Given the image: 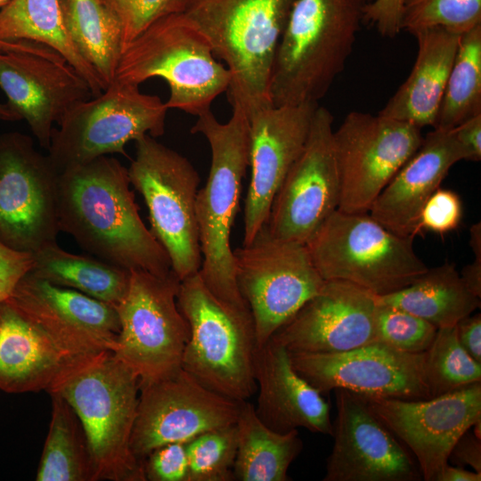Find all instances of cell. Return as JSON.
Wrapping results in <instances>:
<instances>
[{"mask_svg": "<svg viewBox=\"0 0 481 481\" xmlns=\"http://www.w3.org/2000/svg\"><path fill=\"white\" fill-rule=\"evenodd\" d=\"M0 40L28 41L49 47L86 80L94 96L105 90L69 36L61 0H10L0 9Z\"/></svg>", "mask_w": 481, "mask_h": 481, "instance_id": "obj_28", "label": "cell"}, {"mask_svg": "<svg viewBox=\"0 0 481 481\" xmlns=\"http://www.w3.org/2000/svg\"><path fill=\"white\" fill-rule=\"evenodd\" d=\"M376 296L345 281H324L319 291L271 337L289 353H336L376 340Z\"/></svg>", "mask_w": 481, "mask_h": 481, "instance_id": "obj_22", "label": "cell"}, {"mask_svg": "<svg viewBox=\"0 0 481 481\" xmlns=\"http://www.w3.org/2000/svg\"><path fill=\"white\" fill-rule=\"evenodd\" d=\"M462 217L459 195L452 190L438 188L424 204L420 215V230L444 234L455 230Z\"/></svg>", "mask_w": 481, "mask_h": 481, "instance_id": "obj_40", "label": "cell"}, {"mask_svg": "<svg viewBox=\"0 0 481 481\" xmlns=\"http://www.w3.org/2000/svg\"><path fill=\"white\" fill-rule=\"evenodd\" d=\"M32 256L29 272L52 284L77 290L115 307L127 292L130 271L94 256L70 253L57 242L44 246Z\"/></svg>", "mask_w": 481, "mask_h": 481, "instance_id": "obj_31", "label": "cell"}, {"mask_svg": "<svg viewBox=\"0 0 481 481\" xmlns=\"http://www.w3.org/2000/svg\"><path fill=\"white\" fill-rule=\"evenodd\" d=\"M332 125L330 111L318 105L305 146L272 202L266 225L273 236L306 244L338 209L340 183Z\"/></svg>", "mask_w": 481, "mask_h": 481, "instance_id": "obj_15", "label": "cell"}, {"mask_svg": "<svg viewBox=\"0 0 481 481\" xmlns=\"http://www.w3.org/2000/svg\"><path fill=\"white\" fill-rule=\"evenodd\" d=\"M51 393L76 412L97 481H146L143 462L130 445L139 398V378L131 368L104 351L76 367Z\"/></svg>", "mask_w": 481, "mask_h": 481, "instance_id": "obj_5", "label": "cell"}, {"mask_svg": "<svg viewBox=\"0 0 481 481\" xmlns=\"http://www.w3.org/2000/svg\"><path fill=\"white\" fill-rule=\"evenodd\" d=\"M167 110L157 95L115 80L66 112L53 130L47 155L59 173L101 156H126L127 143L164 134Z\"/></svg>", "mask_w": 481, "mask_h": 481, "instance_id": "obj_10", "label": "cell"}, {"mask_svg": "<svg viewBox=\"0 0 481 481\" xmlns=\"http://www.w3.org/2000/svg\"><path fill=\"white\" fill-rule=\"evenodd\" d=\"M0 120L17 121L20 119L6 102H0Z\"/></svg>", "mask_w": 481, "mask_h": 481, "instance_id": "obj_50", "label": "cell"}, {"mask_svg": "<svg viewBox=\"0 0 481 481\" xmlns=\"http://www.w3.org/2000/svg\"><path fill=\"white\" fill-rule=\"evenodd\" d=\"M464 160H481V114H477L452 128Z\"/></svg>", "mask_w": 481, "mask_h": 481, "instance_id": "obj_44", "label": "cell"}, {"mask_svg": "<svg viewBox=\"0 0 481 481\" xmlns=\"http://www.w3.org/2000/svg\"><path fill=\"white\" fill-rule=\"evenodd\" d=\"M374 328L377 341L415 355L427 352L437 331V328L428 322L377 300Z\"/></svg>", "mask_w": 481, "mask_h": 481, "instance_id": "obj_38", "label": "cell"}, {"mask_svg": "<svg viewBox=\"0 0 481 481\" xmlns=\"http://www.w3.org/2000/svg\"><path fill=\"white\" fill-rule=\"evenodd\" d=\"M237 453L233 477L237 481H288V469L303 449L298 430L281 434L257 417L255 405L240 402L236 421Z\"/></svg>", "mask_w": 481, "mask_h": 481, "instance_id": "obj_29", "label": "cell"}, {"mask_svg": "<svg viewBox=\"0 0 481 481\" xmlns=\"http://www.w3.org/2000/svg\"><path fill=\"white\" fill-rule=\"evenodd\" d=\"M324 281H345L375 296L396 292L428 267L413 237L398 235L369 213L334 211L306 244Z\"/></svg>", "mask_w": 481, "mask_h": 481, "instance_id": "obj_8", "label": "cell"}, {"mask_svg": "<svg viewBox=\"0 0 481 481\" xmlns=\"http://www.w3.org/2000/svg\"><path fill=\"white\" fill-rule=\"evenodd\" d=\"M89 358L65 350L7 299L0 303V389L4 392L49 393Z\"/></svg>", "mask_w": 481, "mask_h": 481, "instance_id": "obj_26", "label": "cell"}, {"mask_svg": "<svg viewBox=\"0 0 481 481\" xmlns=\"http://www.w3.org/2000/svg\"><path fill=\"white\" fill-rule=\"evenodd\" d=\"M128 170L101 156L59 174L58 222L85 251L128 271L172 272L169 257L143 222Z\"/></svg>", "mask_w": 481, "mask_h": 481, "instance_id": "obj_1", "label": "cell"}, {"mask_svg": "<svg viewBox=\"0 0 481 481\" xmlns=\"http://www.w3.org/2000/svg\"><path fill=\"white\" fill-rule=\"evenodd\" d=\"M61 8L70 39L106 89L123 52L118 17L106 0H61Z\"/></svg>", "mask_w": 481, "mask_h": 481, "instance_id": "obj_32", "label": "cell"}, {"mask_svg": "<svg viewBox=\"0 0 481 481\" xmlns=\"http://www.w3.org/2000/svg\"><path fill=\"white\" fill-rule=\"evenodd\" d=\"M188 481H232L236 424L207 431L186 443Z\"/></svg>", "mask_w": 481, "mask_h": 481, "instance_id": "obj_36", "label": "cell"}, {"mask_svg": "<svg viewBox=\"0 0 481 481\" xmlns=\"http://www.w3.org/2000/svg\"><path fill=\"white\" fill-rule=\"evenodd\" d=\"M481 114V24L461 34L434 128L452 129Z\"/></svg>", "mask_w": 481, "mask_h": 481, "instance_id": "obj_34", "label": "cell"}, {"mask_svg": "<svg viewBox=\"0 0 481 481\" xmlns=\"http://www.w3.org/2000/svg\"><path fill=\"white\" fill-rule=\"evenodd\" d=\"M151 77L168 85V110L197 117L211 110L231 82L208 39L180 12L154 21L122 52L115 80L139 86Z\"/></svg>", "mask_w": 481, "mask_h": 481, "instance_id": "obj_6", "label": "cell"}, {"mask_svg": "<svg viewBox=\"0 0 481 481\" xmlns=\"http://www.w3.org/2000/svg\"><path fill=\"white\" fill-rule=\"evenodd\" d=\"M192 134L208 141L211 162L206 185L197 195L196 214L202 263L199 271L208 289L224 303L249 311L237 286L231 233L240 207L242 182L249 166V120L232 108L222 123L212 110L198 117Z\"/></svg>", "mask_w": 481, "mask_h": 481, "instance_id": "obj_4", "label": "cell"}, {"mask_svg": "<svg viewBox=\"0 0 481 481\" xmlns=\"http://www.w3.org/2000/svg\"><path fill=\"white\" fill-rule=\"evenodd\" d=\"M31 253L14 250L0 241V303L6 300L20 278L32 267Z\"/></svg>", "mask_w": 481, "mask_h": 481, "instance_id": "obj_42", "label": "cell"}, {"mask_svg": "<svg viewBox=\"0 0 481 481\" xmlns=\"http://www.w3.org/2000/svg\"><path fill=\"white\" fill-rule=\"evenodd\" d=\"M413 36L418 53L412 69L379 114L421 129L435 126L461 35L434 27Z\"/></svg>", "mask_w": 481, "mask_h": 481, "instance_id": "obj_27", "label": "cell"}, {"mask_svg": "<svg viewBox=\"0 0 481 481\" xmlns=\"http://www.w3.org/2000/svg\"><path fill=\"white\" fill-rule=\"evenodd\" d=\"M1 52H23L37 54L54 61H65L64 59L49 47L33 42H5L0 40Z\"/></svg>", "mask_w": 481, "mask_h": 481, "instance_id": "obj_48", "label": "cell"}, {"mask_svg": "<svg viewBox=\"0 0 481 481\" xmlns=\"http://www.w3.org/2000/svg\"><path fill=\"white\" fill-rule=\"evenodd\" d=\"M240 402L200 384L183 369L139 386L131 450L140 461L163 444L187 443L209 430L235 424Z\"/></svg>", "mask_w": 481, "mask_h": 481, "instance_id": "obj_16", "label": "cell"}, {"mask_svg": "<svg viewBox=\"0 0 481 481\" xmlns=\"http://www.w3.org/2000/svg\"><path fill=\"white\" fill-rule=\"evenodd\" d=\"M135 142L127 168L131 185L143 196L151 231L182 281L200 269L202 255L196 214L200 175L192 162L145 135Z\"/></svg>", "mask_w": 481, "mask_h": 481, "instance_id": "obj_9", "label": "cell"}, {"mask_svg": "<svg viewBox=\"0 0 481 481\" xmlns=\"http://www.w3.org/2000/svg\"><path fill=\"white\" fill-rule=\"evenodd\" d=\"M122 27L123 50L157 20L181 9L182 0H106Z\"/></svg>", "mask_w": 481, "mask_h": 481, "instance_id": "obj_39", "label": "cell"}, {"mask_svg": "<svg viewBox=\"0 0 481 481\" xmlns=\"http://www.w3.org/2000/svg\"><path fill=\"white\" fill-rule=\"evenodd\" d=\"M10 0H0V9L4 6Z\"/></svg>", "mask_w": 481, "mask_h": 481, "instance_id": "obj_51", "label": "cell"}, {"mask_svg": "<svg viewBox=\"0 0 481 481\" xmlns=\"http://www.w3.org/2000/svg\"><path fill=\"white\" fill-rule=\"evenodd\" d=\"M469 245L475 259L461 270L460 275L466 287L481 298V230L474 227L469 230Z\"/></svg>", "mask_w": 481, "mask_h": 481, "instance_id": "obj_47", "label": "cell"}, {"mask_svg": "<svg viewBox=\"0 0 481 481\" xmlns=\"http://www.w3.org/2000/svg\"><path fill=\"white\" fill-rule=\"evenodd\" d=\"M52 398L49 431L39 461L37 481H97L83 426L59 394Z\"/></svg>", "mask_w": 481, "mask_h": 481, "instance_id": "obj_33", "label": "cell"}, {"mask_svg": "<svg viewBox=\"0 0 481 481\" xmlns=\"http://www.w3.org/2000/svg\"><path fill=\"white\" fill-rule=\"evenodd\" d=\"M7 300L76 357L115 349L120 322L110 304L52 284L29 271Z\"/></svg>", "mask_w": 481, "mask_h": 481, "instance_id": "obj_20", "label": "cell"}, {"mask_svg": "<svg viewBox=\"0 0 481 481\" xmlns=\"http://www.w3.org/2000/svg\"><path fill=\"white\" fill-rule=\"evenodd\" d=\"M425 377L431 397L481 381V363L461 346L455 325L437 329L425 353Z\"/></svg>", "mask_w": 481, "mask_h": 481, "instance_id": "obj_35", "label": "cell"}, {"mask_svg": "<svg viewBox=\"0 0 481 481\" xmlns=\"http://www.w3.org/2000/svg\"><path fill=\"white\" fill-rule=\"evenodd\" d=\"M481 473L466 469L464 467L450 465L449 462L439 471L435 481H480Z\"/></svg>", "mask_w": 481, "mask_h": 481, "instance_id": "obj_49", "label": "cell"}, {"mask_svg": "<svg viewBox=\"0 0 481 481\" xmlns=\"http://www.w3.org/2000/svg\"><path fill=\"white\" fill-rule=\"evenodd\" d=\"M59 172L33 139L20 132L0 135V241L34 253L56 242Z\"/></svg>", "mask_w": 481, "mask_h": 481, "instance_id": "obj_13", "label": "cell"}, {"mask_svg": "<svg viewBox=\"0 0 481 481\" xmlns=\"http://www.w3.org/2000/svg\"><path fill=\"white\" fill-rule=\"evenodd\" d=\"M295 371L321 395L337 388L365 397L431 398L425 353L408 354L375 341L336 353H289Z\"/></svg>", "mask_w": 481, "mask_h": 481, "instance_id": "obj_17", "label": "cell"}, {"mask_svg": "<svg viewBox=\"0 0 481 481\" xmlns=\"http://www.w3.org/2000/svg\"><path fill=\"white\" fill-rule=\"evenodd\" d=\"M370 0H294L270 79L273 105L318 103L343 71Z\"/></svg>", "mask_w": 481, "mask_h": 481, "instance_id": "obj_3", "label": "cell"}, {"mask_svg": "<svg viewBox=\"0 0 481 481\" xmlns=\"http://www.w3.org/2000/svg\"><path fill=\"white\" fill-rule=\"evenodd\" d=\"M456 335L463 349L475 361L481 363V314H469L456 324Z\"/></svg>", "mask_w": 481, "mask_h": 481, "instance_id": "obj_46", "label": "cell"}, {"mask_svg": "<svg viewBox=\"0 0 481 481\" xmlns=\"http://www.w3.org/2000/svg\"><path fill=\"white\" fill-rule=\"evenodd\" d=\"M146 481H188L189 464L186 443L163 444L143 460Z\"/></svg>", "mask_w": 481, "mask_h": 481, "instance_id": "obj_41", "label": "cell"}, {"mask_svg": "<svg viewBox=\"0 0 481 481\" xmlns=\"http://www.w3.org/2000/svg\"><path fill=\"white\" fill-rule=\"evenodd\" d=\"M0 88L7 104L28 123L40 146L49 149L54 126L75 104L93 94L67 62L23 52L0 51Z\"/></svg>", "mask_w": 481, "mask_h": 481, "instance_id": "obj_23", "label": "cell"}, {"mask_svg": "<svg viewBox=\"0 0 481 481\" xmlns=\"http://www.w3.org/2000/svg\"><path fill=\"white\" fill-rule=\"evenodd\" d=\"M254 376L255 411L266 427L281 434L302 428L332 435L329 403L295 371L283 346L270 338L256 346Z\"/></svg>", "mask_w": 481, "mask_h": 481, "instance_id": "obj_24", "label": "cell"}, {"mask_svg": "<svg viewBox=\"0 0 481 481\" xmlns=\"http://www.w3.org/2000/svg\"><path fill=\"white\" fill-rule=\"evenodd\" d=\"M403 0H373L368 4L363 22L370 23L387 37L402 31Z\"/></svg>", "mask_w": 481, "mask_h": 481, "instance_id": "obj_43", "label": "cell"}, {"mask_svg": "<svg viewBox=\"0 0 481 481\" xmlns=\"http://www.w3.org/2000/svg\"><path fill=\"white\" fill-rule=\"evenodd\" d=\"M452 130L434 128L372 203L369 215L389 231L413 237L420 232V211L450 168L463 160Z\"/></svg>", "mask_w": 481, "mask_h": 481, "instance_id": "obj_25", "label": "cell"}, {"mask_svg": "<svg viewBox=\"0 0 481 481\" xmlns=\"http://www.w3.org/2000/svg\"><path fill=\"white\" fill-rule=\"evenodd\" d=\"M333 446L323 481L422 479L410 451L370 409L364 396L337 388Z\"/></svg>", "mask_w": 481, "mask_h": 481, "instance_id": "obj_19", "label": "cell"}, {"mask_svg": "<svg viewBox=\"0 0 481 481\" xmlns=\"http://www.w3.org/2000/svg\"><path fill=\"white\" fill-rule=\"evenodd\" d=\"M365 398L413 455L425 481H435L459 437L481 420V381L428 399Z\"/></svg>", "mask_w": 481, "mask_h": 481, "instance_id": "obj_18", "label": "cell"}, {"mask_svg": "<svg viewBox=\"0 0 481 481\" xmlns=\"http://www.w3.org/2000/svg\"><path fill=\"white\" fill-rule=\"evenodd\" d=\"M294 0H182L180 12L209 42L231 75L232 108L248 118L272 106L275 53Z\"/></svg>", "mask_w": 481, "mask_h": 481, "instance_id": "obj_2", "label": "cell"}, {"mask_svg": "<svg viewBox=\"0 0 481 481\" xmlns=\"http://www.w3.org/2000/svg\"><path fill=\"white\" fill-rule=\"evenodd\" d=\"M422 142L420 128L412 124L379 114L349 112L333 131L340 183L338 210L368 213Z\"/></svg>", "mask_w": 481, "mask_h": 481, "instance_id": "obj_14", "label": "cell"}, {"mask_svg": "<svg viewBox=\"0 0 481 481\" xmlns=\"http://www.w3.org/2000/svg\"><path fill=\"white\" fill-rule=\"evenodd\" d=\"M481 24V0H403L402 30L434 27L462 34Z\"/></svg>", "mask_w": 481, "mask_h": 481, "instance_id": "obj_37", "label": "cell"}, {"mask_svg": "<svg viewBox=\"0 0 481 481\" xmlns=\"http://www.w3.org/2000/svg\"><path fill=\"white\" fill-rule=\"evenodd\" d=\"M233 255L237 286L253 319L256 344L262 346L319 291L324 280L306 244L273 236L266 224Z\"/></svg>", "mask_w": 481, "mask_h": 481, "instance_id": "obj_12", "label": "cell"}, {"mask_svg": "<svg viewBox=\"0 0 481 481\" xmlns=\"http://www.w3.org/2000/svg\"><path fill=\"white\" fill-rule=\"evenodd\" d=\"M379 303L411 313L436 328L454 326L480 306L462 281L453 265L428 268L409 286L386 296H376Z\"/></svg>", "mask_w": 481, "mask_h": 481, "instance_id": "obj_30", "label": "cell"}, {"mask_svg": "<svg viewBox=\"0 0 481 481\" xmlns=\"http://www.w3.org/2000/svg\"><path fill=\"white\" fill-rule=\"evenodd\" d=\"M449 461L455 466H469L473 470L481 473V438L470 428L465 431L452 446Z\"/></svg>", "mask_w": 481, "mask_h": 481, "instance_id": "obj_45", "label": "cell"}, {"mask_svg": "<svg viewBox=\"0 0 481 481\" xmlns=\"http://www.w3.org/2000/svg\"><path fill=\"white\" fill-rule=\"evenodd\" d=\"M178 307L190 327L182 369L208 389L238 402L257 391L250 311L218 299L200 273L180 281Z\"/></svg>", "mask_w": 481, "mask_h": 481, "instance_id": "obj_7", "label": "cell"}, {"mask_svg": "<svg viewBox=\"0 0 481 481\" xmlns=\"http://www.w3.org/2000/svg\"><path fill=\"white\" fill-rule=\"evenodd\" d=\"M319 103L269 106L249 118L250 180L243 245L267 223L273 198L307 140Z\"/></svg>", "mask_w": 481, "mask_h": 481, "instance_id": "obj_21", "label": "cell"}, {"mask_svg": "<svg viewBox=\"0 0 481 481\" xmlns=\"http://www.w3.org/2000/svg\"><path fill=\"white\" fill-rule=\"evenodd\" d=\"M180 280L172 271L158 276L130 271L127 292L116 306L120 331L112 352L139 378V386L175 373L190 338L177 305Z\"/></svg>", "mask_w": 481, "mask_h": 481, "instance_id": "obj_11", "label": "cell"}]
</instances>
